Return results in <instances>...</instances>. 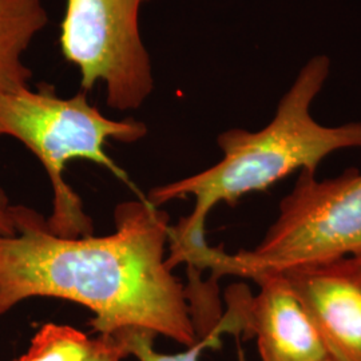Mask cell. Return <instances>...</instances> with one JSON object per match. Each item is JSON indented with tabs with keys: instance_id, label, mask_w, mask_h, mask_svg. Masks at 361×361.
I'll use <instances>...</instances> for the list:
<instances>
[{
	"instance_id": "6da1fadb",
	"label": "cell",
	"mask_w": 361,
	"mask_h": 361,
	"mask_svg": "<svg viewBox=\"0 0 361 361\" xmlns=\"http://www.w3.org/2000/svg\"><path fill=\"white\" fill-rule=\"evenodd\" d=\"M116 232L66 238L35 210L13 205V235H0V316L32 297L77 302L97 335L143 329L190 347L189 293L166 265L169 217L147 200L116 209Z\"/></svg>"
},
{
	"instance_id": "7a4b0ae2",
	"label": "cell",
	"mask_w": 361,
	"mask_h": 361,
	"mask_svg": "<svg viewBox=\"0 0 361 361\" xmlns=\"http://www.w3.org/2000/svg\"><path fill=\"white\" fill-rule=\"evenodd\" d=\"M329 71L326 55L310 58L264 129L221 133L217 143L224 157L219 164L149 193L147 201L155 207L186 195L195 198L192 214L169 228V269L207 244L205 221L219 202L234 205L245 194L264 192L292 173L308 170L316 174L324 158L335 152L361 149V122L324 126L310 113Z\"/></svg>"
},
{
	"instance_id": "3957f363",
	"label": "cell",
	"mask_w": 361,
	"mask_h": 361,
	"mask_svg": "<svg viewBox=\"0 0 361 361\" xmlns=\"http://www.w3.org/2000/svg\"><path fill=\"white\" fill-rule=\"evenodd\" d=\"M146 134L143 122L104 116L89 102L86 91L63 98L50 83H40L35 90L26 87L0 95V137L23 143L43 165L54 190L52 213L46 224L58 237H87L94 232L80 197L63 178L66 164L86 159L129 182L104 146L110 140L138 142Z\"/></svg>"
},
{
	"instance_id": "277c9868",
	"label": "cell",
	"mask_w": 361,
	"mask_h": 361,
	"mask_svg": "<svg viewBox=\"0 0 361 361\" xmlns=\"http://www.w3.org/2000/svg\"><path fill=\"white\" fill-rule=\"evenodd\" d=\"M343 257H361V171L357 169L324 180L301 170L259 245L235 255L207 245L190 259L189 267L210 269L213 280L221 276L255 280L265 273Z\"/></svg>"
},
{
	"instance_id": "5b68a950",
	"label": "cell",
	"mask_w": 361,
	"mask_h": 361,
	"mask_svg": "<svg viewBox=\"0 0 361 361\" xmlns=\"http://www.w3.org/2000/svg\"><path fill=\"white\" fill-rule=\"evenodd\" d=\"M150 0H66L61 52L80 75V90L102 83L106 104L137 110L154 90V71L140 28Z\"/></svg>"
},
{
	"instance_id": "8992f818",
	"label": "cell",
	"mask_w": 361,
	"mask_h": 361,
	"mask_svg": "<svg viewBox=\"0 0 361 361\" xmlns=\"http://www.w3.org/2000/svg\"><path fill=\"white\" fill-rule=\"evenodd\" d=\"M256 296L247 288H229L228 310L217 335L256 337L261 361H313L326 356L310 316L283 273H265L253 280Z\"/></svg>"
},
{
	"instance_id": "52a82bcc",
	"label": "cell",
	"mask_w": 361,
	"mask_h": 361,
	"mask_svg": "<svg viewBox=\"0 0 361 361\" xmlns=\"http://www.w3.org/2000/svg\"><path fill=\"white\" fill-rule=\"evenodd\" d=\"M283 273L326 353L361 361V257L301 265Z\"/></svg>"
},
{
	"instance_id": "ba28073f",
	"label": "cell",
	"mask_w": 361,
	"mask_h": 361,
	"mask_svg": "<svg viewBox=\"0 0 361 361\" xmlns=\"http://www.w3.org/2000/svg\"><path fill=\"white\" fill-rule=\"evenodd\" d=\"M47 25L43 0H0V95L30 87L23 55Z\"/></svg>"
},
{
	"instance_id": "9c48e42d",
	"label": "cell",
	"mask_w": 361,
	"mask_h": 361,
	"mask_svg": "<svg viewBox=\"0 0 361 361\" xmlns=\"http://www.w3.org/2000/svg\"><path fill=\"white\" fill-rule=\"evenodd\" d=\"M125 349L113 336H89L70 325L47 323L13 361H123Z\"/></svg>"
},
{
	"instance_id": "30bf717a",
	"label": "cell",
	"mask_w": 361,
	"mask_h": 361,
	"mask_svg": "<svg viewBox=\"0 0 361 361\" xmlns=\"http://www.w3.org/2000/svg\"><path fill=\"white\" fill-rule=\"evenodd\" d=\"M125 349L128 356H134L138 361H200L205 349L219 347V338L216 336L201 337L195 344L178 353H161L154 349L157 336L143 329H126L113 336Z\"/></svg>"
},
{
	"instance_id": "8fae6325",
	"label": "cell",
	"mask_w": 361,
	"mask_h": 361,
	"mask_svg": "<svg viewBox=\"0 0 361 361\" xmlns=\"http://www.w3.org/2000/svg\"><path fill=\"white\" fill-rule=\"evenodd\" d=\"M13 205H11L6 192L0 188V235H13Z\"/></svg>"
},
{
	"instance_id": "7c38bea8",
	"label": "cell",
	"mask_w": 361,
	"mask_h": 361,
	"mask_svg": "<svg viewBox=\"0 0 361 361\" xmlns=\"http://www.w3.org/2000/svg\"><path fill=\"white\" fill-rule=\"evenodd\" d=\"M313 361H336L335 359H332L329 355H326V356H324L322 359H317V360Z\"/></svg>"
}]
</instances>
